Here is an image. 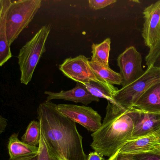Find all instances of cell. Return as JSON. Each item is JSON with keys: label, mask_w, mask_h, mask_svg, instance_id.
<instances>
[{"label": "cell", "mask_w": 160, "mask_h": 160, "mask_svg": "<svg viewBox=\"0 0 160 160\" xmlns=\"http://www.w3.org/2000/svg\"><path fill=\"white\" fill-rule=\"evenodd\" d=\"M41 134L40 123L33 120L28 125L26 132L22 137L21 141L31 146L37 147L39 145Z\"/></svg>", "instance_id": "19"}, {"label": "cell", "mask_w": 160, "mask_h": 160, "mask_svg": "<svg viewBox=\"0 0 160 160\" xmlns=\"http://www.w3.org/2000/svg\"><path fill=\"white\" fill-rule=\"evenodd\" d=\"M88 63L94 74L101 82L112 85H121L122 78L120 73L114 71L110 67L104 66L90 61Z\"/></svg>", "instance_id": "16"}, {"label": "cell", "mask_w": 160, "mask_h": 160, "mask_svg": "<svg viewBox=\"0 0 160 160\" xmlns=\"http://www.w3.org/2000/svg\"><path fill=\"white\" fill-rule=\"evenodd\" d=\"M87 160H105L103 157L98 152L94 151L91 152L88 156Z\"/></svg>", "instance_id": "25"}, {"label": "cell", "mask_w": 160, "mask_h": 160, "mask_svg": "<svg viewBox=\"0 0 160 160\" xmlns=\"http://www.w3.org/2000/svg\"><path fill=\"white\" fill-rule=\"evenodd\" d=\"M47 101L52 100H63L73 101L75 103H81L88 105L93 101L98 102L100 99L92 95L87 89L85 85L81 83H77L76 86L71 90L62 91L60 92L46 91Z\"/></svg>", "instance_id": "12"}, {"label": "cell", "mask_w": 160, "mask_h": 160, "mask_svg": "<svg viewBox=\"0 0 160 160\" xmlns=\"http://www.w3.org/2000/svg\"><path fill=\"white\" fill-rule=\"evenodd\" d=\"M38 155H34V156H30L27 157L23 158L18 160H38Z\"/></svg>", "instance_id": "27"}, {"label": "cell", "mask_w": 160, "mask_h": 160, "mask_svg": "<svg viewBox=\"0 0 160 160\" xmlns=\"http://www.w3.org/2000/svg\"></svg>", "instance_id": "28"}, {"label": "cell", "mask_w": 160, "mask_h": 160, "mask_svg": "<svg viewBox=\"0 0 160 160\" xmlns=\"http://www.w3.org/2000/svg\"><path fill=\"white\" fill-rule=\"evenodd\" d=\"M38 147V160H67L49 146L42 134Z\"/></svg>", "instance_id": "20"}, {"label": "cell", "mask_w": 160, "mask_h": 160, "mask_svg": "<svg viewBox=\"0 0 160 160\" xmlns=\"http://www.w3.org/2000/svg\"><path fill=\"white\" fill-rule=\"evenodd\" d=\"M88 91L98 98L105 99L108 101L113 103L114 96L118 89L107 83L91 82L84 85Z\"/></svg>", "instance_id": "17"}, {"label": "cell", "mask_w": 160, "mask_h": 160, "mask_svg": "<svg viewBox=\"0 0 160 160\" xmlns=\"http://www.w3.org/2000/svg\"><path fill=\"white\" fill-rule=\"evenodd\" d=\"M88 62V58L83 55L70 57L59 66V69L64 75L77 83L85 85L91 82H102L94 74Z\"/></svg>", "instance_id": "8"}, {"label": "cell", "mask_w": 160, "mask_h": 160, "mask_svg": "<svg viewBox=\"0 0 160 160\" xmlns=\"http://www.w3.org/2000/svg\"><path fill=\"white\" fill-rule=\"evenodd\" d=\"M160 83V68L149 67L138 80L118 90L113 98V103L126 110L133 108L141 96Z\"/></svg>", "instance_id": "5"}, {"label": "cell", "mask_w": 160, "mask_h": 160, "mask_svg": "<svg viewBox=\"0 0 160 160\" xmlns=\"http://www.w3.org/2000/svg\"><path fill=\"white\" fill-rule=\"evenodd\" d=\"M160 129L152 134L132 140L118 150V153L135 156L160 151Z\"/></svg>", "instance_id": "11"}, {"label": "cell", "mask_w": 160, "mask_h": 160, "mask_svg": "<svg viewBox=\"0 0 160 160\" xmlns=\"http://www.w3.org/2000/svg\"><path fill=\"white\" fill-rule=\"evenodd\" d=\"M116 0H89V7L94 10H98L104 8L106 7L116 3Z\"/></svg>", "instance_id": "22"}, {"label": "cell", "mask_w": 160, "mask_h": 160, "mask_svg": "<svg viewBox=\"0 0 160 160\" xmlns=\"http://www.w3.org/2000/svg\"><path fill=\"white\" fill-rule=\"evenodd\" d=\"M133 157L136 160H160V151L155 153L135 155Z\"/></svg>", "instance_id": "23"}, {"label": "cell", "mask_w": 160, "mask_h": 160, "mask_svg": "<svg viewBox=\"0 0 160 160\" xmlns=\"http://www.w3.org/2000/svg\"><path fill=\"white\" fill-rule=\"evenodd\" d=\"M108 160H136L133 158V156L127 154H121L117 152Z\"/></svg>", "instance_id": "24"}, {"label": "cell", "mask_w": 160, "mask_h": 160, "mask_svg": "<svg viewBox=\"0 0 160 160\" xmlns=\"http://www.w3.org/2000/svg\"><path fill=\"white\" fill-rule=\"evenodd\" d=\"M57 107L60 112L88 131L95 132L101 126V116L91 107L64 104H57Z\"/></svg>", "instance_id": "7"}, {"label": "cell", "mask_w": 160, "mask_h": 160, "mask_svg": "<svg viewBox=\"0 0 160 160\" xmlns=\"http://www.w3.org/2000/svg\"><path fill=\"white\" fill-rule=\"evenodd\" d=\"M50 31L49 25L43 26L20 50L18 59L22 84L27 85L32 80L40 58L46 51V43Z\"/></svg>", "instance_id": "3"}, {"label": "cell", "mask_w": 160, "mask_h": 160, "mask_svg": "<svg viewBox=\"0 0 160 160\" xmlns=\"http://www.w3.org/2000/svg\"><path fill=\"white\" fill-rule=\"evenodd\" d=\"M41 0H20L11 1L7 13L6 29L9 46L20 34L28 27L41 7Z\"/></svg>", "instance_id": "4"}, {"label": "cell", "mask_w": 160, "mask_h": 160, "mask_svg": "<svg viewBox=\"0 0 160 160\" xmlns=\"http://www.w3.org/2000/svg\"><path fill=\"white\" fill-rule=\"evenodd\" d=\"M142 37L145 44L153 50L160 45V0L144 10Z\"/></svg>", "instance_id": "9"}, {"label": "cell", "mask_w": 160, "mask_h": 160, "mask_svg": "<svg viewBox=\"0 0 160 160\" xmlns=\"http://www.w3.org/2000/svg\"><path fill=\"white\" fill-rule=\"evenodd\" d=\"M7 126V121L5 118L0 116V135L4 132Z\"/></svg>", "instance_id": "26"}, {"label": "cell", "mask_w": 160, "mask_h": 160, "mask_svg": "<svg viewBox=\"0 0 160 160\" xmlns=\"http://www.w3.org/2000/svg\"><path fill=\"white\" fill-rule=\"evenodd\" d=\"M111 44L110 38L106 39L100 44L93 43L92 45V56L90 61L104 66L109 67Z\"/></svg>", "instance_id": "18"}, {"label": "cell", "mask_w": 160, "mask_h": 160, "mask_svg": "<svg viewBox=\"0 0 160 160\" xmlns=\"http://www.w3.org/2000/svg\"><path fill=\"white\" fill-rule=\"evenodd\" d=\"M37 113L41 134L54 151L67 160H87L76 123L60 112L57 104L46 101Z\"/></svg>", "instance_id": "1"}, {"label": "cell", "mask_w": 160, "mask_h": 160, "mask_svg": "<svg viewBox=\"0 0 160 160\" xmlns=\"http://www.w3.org/2000/svg\"><path fill=\"white\" fill-rule=\"evenodd\" d=\"M117 62L122 78V88L136 81L145 72L142 66V55L133 46L127 48L121 53Z\"/></svg>", "instance_id": "6"}, {"label": "cell", "mask_w": 160, "mask_h": 160, "mask_svg": "<svg viewBox=\"0 0 160 160\" xmlns=\"http://www.w3.org/2000/svg\"><path fill=\"white\" fill-rule=\"evenodd\" d=\"M9 160H18L38 155V147L31 146L19 140L18 133L10 136L8 144Z\"/></svg>", "instance_id": "15"}, {"label": "cell", "mask_w": 160, "mask_h": 160, "mask_svg": "<svg viewBox=\"0 0 160 160\" xmlns=\"http://www.w3.org/2000/svg\"><path fill=\"white\" fill-rule=\"evenodd\" d=\"M10 0H0V67L12 57L7 36L6 23Z\"/></svg>", "instance_id": "14"}, {"label": "cell", "mask_w": 160, "mask_h": 160, "mask_svg": "<svg viewBox=\"0 0 160 160\" xmlns=\"http://www.w3.org/2000/svg\"><path fill=\"white\" fill-rule=\"evenodd\" d=\"M132 108L145 112L160 114V83L146 91Z\"/></svg>", "instance_id": "13"}, {"label": "cell", "mask_w": 160, "mask_h": 160, "mask_svg": "<svg viewBox=\"0 0 160 160\" xmlns=\"http://www.w3.org/2000/svg\"><path fill=\"white\" fill-rule=\"evenodd\" d=\"M106 115L98 130L91 136V148L101 156L111 157L132 140L133 121L131 109H123L108 101Z\"/></svg>", "instance_id": "2"}, {"label": "cell", "mask_w": 160, "mask_h": 160, "mask_svg": "<svg viewBox=\"0 0 160 160\" xmlns=\"http://www.w3.org/2000/svg\"><path fill=\"white\" fill-rule=\"evenodd\" d=\"M133 121L132 140L145 137L160 129V114L131 109Z\"/></svg>", "instance_id": "10"}, {"label": "cell", "mask_w": 160, "mask_h": 160, "mask_svg": "<svg viewBox=\"0 0 160 160\" xmlns=\"http://www.w3.org/2000/svg\"><path fill=\"white\" fill-rule=\"evenodd\" d=\"M145 60L148 68H160V45L153 50L149 51Z\"/></svg>", "instance_id": "21"}]
</instances>
